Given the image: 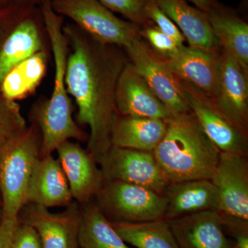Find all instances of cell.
<instances>
[{
  "label": "cell",
  "mask_w": 248,
  "mask_h": 248,
  "mask_svg": "<svg viewBox=\"0 0 248 248\" xmlns=\"http://www.w3.org/2000/svg\"><path fill=\"white\" fill-rule=\"evenodd\" d=\"M69 46L66 84L78 107L77 123L88 125L87 150L98 157L110 149L116 116L115 91L121 73L129 62L123 48L98 42L76 24H65Z\"/></svg>",
  "instance_id": "6da1fadb"
},
{
  "label": "cell",
  "mask_w": 248,
  "mask_h": 248,
  "mask_svg": "<svg viewBox=\"0 0 248 248\" xmlns=\"http://www.w3.org/2000/svg\"><path fill=\"white\" fill-rule=\"evenodd\" d=\"M55 63L53 89L49 98H40L31 111V124H35L42 136L40 157L52 155L63 142L88 140L87 134L73 117L71 97L65 79L69 53L68 40L63 31L64 17L54 11L50 0L40 5Z\"/></svg>",
  "instance_id": "7a4b0ae2"
},
{
  "label": "cell",
  "mask_w": 248,
  "mask_h": 248,
  "mask_svg": "<svg viewBox=\"0 0 248 248\" xmlns=\"http://www.w3.org/2000/svg\"><path fill=\"white\" fill-rule=\"evenodd\" d=\"M166 133L153 151L170 184L210 180L221 152L204 133L192 112L173 115L166 121Z\"/></svg>",
  "instance_id": "3957f363"
},
{
  "label": "cell",
  "mask_w": 248,
  "mask_h": 248,
  "mask_svg": "<svg viewBox=\"0 0 248 248\" xmlns=\"http://www.w3.org/2000/svg\"><path fill=\"white\" fill-rule=\"evenodd\" d=\"M41 143L40 130L31 124L0 147L1 217L18 218L27 205L31 177L40 159Z\"/></svg>",
  "instance_id": "277c9868"
},
{
  "label": "cell",
  "mask_w": 248,
  "mask_h": 248,
  "mask_svg": "<svg viewBox=\"0 0 248 248\" xmlns=\"http://www.w3.org/2000/svg\"><path fill=\"white\" fill-rule=\"evenodd\" d=\"M2 13L0 29V85L15 66L42 50L50 42L40 6H23Z\"/></svg>",
  "instance_id": "5b68a950"
},
{
  "label": "cell",
  "mask_w": 248,
  "mask_h": 248,
  "mask_svg": "<svg viewBox=\"0 0 248 248\" xmlns=\"http://www.w3.org/2000/svg\"><path fill=\"white\" fill-rule=\"evenodd\" d=\"M56 14L68 17L98 42L124 49L140 37L141 27L116 16L97 0H50Z\"/></svg>",
  "instance_id": "8992f818"
},
{
  "label": "cell",
  "mask_w": 248,
  "mask_h": 248,
  "mask_svg": "<svg viewBox=\"0 0 248 248\" xmlns=\"http://www.w3.org/2000/svg\"><path fill=\"white\" fill-rule=\"evenodd\" d=\"M211 182L217 190L216 211L234 233L248 230L247 156L221 153Z\"/></svg>",
  "instance_id": "52a82bcc"
},
{
  "label": "cell",
  "mask_w": 248,
  "mask_h": 248,
  "mask_svg": "<svg viewBox=\"0 0 248 248\" xmlns=\"http://www.w3.org/2000/svg\"><path fill=\"white\" fill-rule=\"evenodd\" d=\"M97 205L111 221L145 222L164 218L166 196L120 181H106L96 195Z\"/></svg>",
  "instance_id": "ba28073f"
},
{
  "label": "cell",
  "mask_w": 248,
  "mask_h": 248,
  "mask_svg": "<svg viewBox=\"0 0 248 248\" xmlns=\"http://www.w3.org/2000/svg\"><path fill=\"white\" fill-rule=\"evenodd\" d=\"M104 180L120 181L164 195L170 183L153 152L111 146L96 158Z\"/></svg>",
  "instance_id": "9c48e42d"
},
{
  "label": "cell",
  "mask_w": 248,
  "mask_h": 248,
  "mask_svg": "<svg viewBox=\"0 0 248 248\" xmlns=\"http://www.w3.org/2000/svg\"><path fill=\"white\" fill-rule=\"evenodd\" d=\"M214 107L243 133L248 135V73L223 48L217 55Z\"/></svg>",
  "instance_id": "30bf717a"
},
{
  "label": "cell",
  "mask_w": 248,
  "mask_h": 248,
  "mask_svg": "<svg viewBox=\"0 0 248 248\" xmlns=\"http://www.w3.org/2000/svg\"><path fill=\"white\" fill-rule=\"evenodd\" d=\"M129 62L146 81L171 115L190 112L177 77L141 37L135 39L125 48Z\"/></svg>",
  "instance_id": "8fae6325"
},
{
  "label": "cell",
  "mask_w": 248,
  "mask_h": 248,
  "mask_svg": "<svg viewBox=\"0 0 248 248\" xmlns=\"http://www.w3.org/2000/svg\"><path fill=\"white\" fill-rule=\"evenodd\" d=\"M177 79L191 112L218 151L248 156V135L235 128L221 115L206 94L191 83Z\"/></svg>",
  "instance_id": "7c38bea8"
},
{
  "label": "cell",
  "mask_w": 248,
  "mask_h": 248,
  "mask_svg": "<svg viewBox=\"0 0 248 248\" xmlns=\"http://www.w3.org/2000/svg\"><path fill=\"white\" fill-rule=\"evenodd\" d=\"M24 221L34 228L40 236L43 248H79L78 243L81 208L72 203L61 213H53L48 208L28 203Z\"/></svg>",
  "instance_id": "4fadbf2b"
},
{
  "label": "cell",
  "mask_w": 248,
  "mask_h": 248,
  "mask_svg": "<svg viewBox=\"0 0 248 248\" xmlns=\"http://www.w3.org/2000/svg\"><path fill=\"white\" fill-rule=\"evenodd\" d=\"M56 151L73 200L82 205L89 203L105 182L95 157L71 140L62 143Z\"/></svg>",
  "instance_id": "5bb4252c"
},
{
  "label": "cell",
  "mask_w": 248,
  "mask_h": 248,
  "mask_svg": "<svg viewBox=\"0 0 248 248\" xmlns=\"http://www.w3.org/2000/svg\"><path fill=\"white\" fill-rule=\"evenodd\" d=\"M115 106L120 115L149 117L166 122L172 116L130 62L117 81Z\"/></svg>",
  "instance_id": "9a60e30c"
},
{
  "label": "cell",
  "mask_w": 248,
  "mask_h": 248,
  "mask_svg": "<svg viewBox=\"0 0 248 248\" xmlns=\"http://www.w3.org/2000/svg\"><path fill=\"white\" fill-rule=\"evenodd\" d=\"M179 248H234L216 210L166 220Z\"/></svg>",
  "instance_id": "2e32d148"
},
{
  "label": "cell",
  "mask_w": 248,
  "mask_h": 248,
  "mask_svg": "<svg viewBox=\"0 0 248 248\" xmlns=\"http://www.w3.org/2000/svg\"><path fill=\"white\" fill-rule=\"evenodd\" d=\"M73 202L71 189L58 159L53 155L40 158L29 184L27 204L46 208H66Z\"/></svg>",
  "instance_id": "e0dca14e"
},
{
  "label": "cell",
  "mask_w": 248,
  "mask_h": 248,
  "mask_svg": "<svg viewBox=\"0 0 248 248\" xmlns=\"http://www.w3.org/2000/svg\"><path fill=\"white\" fill-rule=\"evenodd\" d=\"M172 21L189 46L209 53H217L221 48L204 11L191 6L187 0H154Z\"/></svg>",
  "instance_id": "ac0fdd59"
},
{
  "label": "cell",
  "mask_w": 248,
  "mask_h": 248,
  "mask_svg": "<svg viewBox=\"0 0 248 248\" xmlns=\"http://www.w3.org/2000/svg\"><path fill=\"white\" fill-rule=\"evenodd\" d=\"M164 195L167 199L164 217L166 220L216 210V187L208 179L170 184Z\"/></svg>",
  "instance_id": "d6986e66"
},
{
  "label": "cell",
  "mask_w": 248,
  "mask_h": 248,
  "mask_svg": "<svg viewBox=\"0 0 248 248\" xmlns=\"http://www.w3.org/2000/svg\"><path fill=\"white\" fill-rule=\"evenodd\" d=\"M215 37L248 73V24L234 10L217 1L206 13Z\"/></svg>",
  "instance_id": "ffe728a7"
},
{
  "label": "cell",
  "mask_w": 248,
  "mask_h": 248,
  "mask_svg": "<svg viewBox=\"0 0 248 248\" xmlns=\"http://www.w3.org/2000/svg\"><path fill=\"white\" fill-rule=\"evenodd\" d=\"M166 121L149 117L116 116L112 129V146L153 152L166 133Z\"/></svg>",
  "instance_id": "44dd1931"
},
{
  "label": "cell",
  "mask_w": 248,
  "mask_h": 248,
  "mask_svg": "<svg viewBox=\"0 0 248 248\" xmlns=\"http://www.w3.org/2000/svg\"><path fill=\"white\" fill-rule=\"evenodd\" d=\"M218 53L184 45L175 57L164 60L174 76L193 84L211 98L216 81Z\"/></svg>",
  "instance_id": "7402d4cb"
},
{
  "label": "cell",
  "mask_w": 248,
  "mask_h": 248,
  "mask_svg": "<svg viewBox=\"0 0 248 248\" xmlns=\"http://www.w3.org/2000/svg\"><path fill=\"white\" fill-rule=\"evenodd\" d=\"M49 50H42L15 66L5 76L0 93L9 100H20L32 94L46 74Z\"/></svg>",
  "instance_id": "603a6c76"
},
{
  "label": "cell",
  "mask_w": 248,
  "mask_h": 248,
  "mask_svg": "<svg viewBox=\"0 0 248 248\" xmlns=\"http://www.w3.org/2000/svg\"><path fill=\"white\" fill-rule=\"evenodd\" d=\"M83 205L78 235L79 248H131L97 204L89 202Z\"/></svg>",
  "instance_id": "cb8c5ba5"
},
{
  "label": "cell",
  "mask_w": 248,
  "mask_h": 248,
  "mask_svg": "<svg viewBox=\"0 0 248 248\" xmlns=\"http://www.w3.org/2000/svg\"><path fill=\"white\" fill-rule=\"evenodd\" d=\"M111 223L122 239L135 248H179L169 222L165 218L138 223Z\"/></svg>",
  "instance_id": "d4e9b609"
},
{
  "label": "cell",
  "mask_w": 248,
  "mask_h": 248,
  "mask_svg": "<svg viewBox=\"0 0 248 248\" xmlns=\"http://www.w3.org/2000/svg\"><path fill=\"white\" fill-rule=\"evenodd\" d=\"M27 127L17 103L0 93V147Z\"/></svg>",
  "instance_id": "484cf974"
},
{
  "label": "cell",
  "mask_w": 248,
  "mask_h": 248,
  "mask_svg": "<svg viewBox=\"0 0 248 248\" xmlns=\"http://www.w3.org/2000/svg\"><path fill=\"white\" fill-rule=\"evenodd\" d=\"M108 9L124 16L129 22L140 27L153 24L146 15L149 0H97Z\"/></svg>",
  "instance_id": "4316f807"
},
{
  "label": "cell",
  "mask_w": 248,
  "mask_h": 248,
  "mask_svg": "<svg viewBox=\"0 0 248 248\" xmlns=\"http://www.w3.org/2000/svg\"><path fill=\"white\" fill-rule=\"evenodd\" d=\"M140 36L155 53L165 60L175 57L183 46L161 32L153 23L141 28Z\"/></svg>",
  "instance_id": "83f0119b"
},
{
  "label": "cell",
  "mask_w": 248,
  "mask_h": 248,
  "mask_svg": "<svg viewBox=\"0 0 248 248\" xmlns=\"http://www.w3.org/2000/svg\"><path fill=\"white\" fill-rule=\"evenodd\" d=\"M148 19L159 29L161 32L172 38L179 46H184L185 37L179 28L171 20L164 11L160 9L154 0H149L146 8Z\"/></svg>",
  "instance_id": "f1b7e54d"
},
{
  "label": "cell",
  "mask_w": 248,
  "mask_h": 248,
  "mask_svg": "<svg viewBox=\"0 0 248 248\" xmlns=\"http://www.w3.org/2000/svg\"><path fill=\"white\" fill-rule=\"evenodd\" d=\"M11 248H43V246L35 230L22 223L15 230Z\"/></svg>",
  "instance_id": "f546056e"
},
{
  "label": "cell",
  "mask_w": 248,
  "mask_h": 248,
  "mask_svg": "<svg viewBox=\"0 0 248 248\" xmlns=\"http://www.w3.org/2000/svg\"><path fill=\"white\" fill-rule=\"evenodd\" d=\"M18 224V218L1 217L0 221V248H11L14 231Z\"/></svg>",
  "instance_id": "4dcf8cb0"
},
{
  "label": "cell",
  "mask_w": 248,
  "mask_h": 248,
  "mask_svg": "<svg viewBox=\"0 0 248 248\" xmlns=\"http://www.w3.org/2000/svg\"><path fill=\"white\" fill-rule=\"evenodd\" d=\"M44 0H0V12L23 6H40Z\"/></svg>",
  "instance_id": "1f68e13d"
},
{
  "label": "cell",
  "mask_w": 248,
  "mask_h": 248,
  "mask_svg": "<svg viewBox=\"0 0 248 248\" xmlns=\"http://www.w3.org/2000/svg\"><path fill=\"white\" fill-rule=\"evenodd\" d=\"M187 1L192 3L197 9L207 13L210 11L214 5L216 4L218 0H187Z\"/></svg>",
  "instance_id": "d6a6232c"
},
{
  "label": "cell",
  "mask_w": 248,
  "mask_h": 248,
  "mask_svg": "<svg viewBox=\"0 0 248 248\" xmlns=\"http://www.w3.org/2000/svg\"><path fill=\"white\" fill-rule=\"evenodd\" d=\"M234 237L236 239L234 248H248V232L234 233Z\"/></svg>",
  "instance_id": "836d02e7"
},
{
  "label": "cell",
  "mask_w": 248,
  "mask_h": 248,
  "mask_svg": "<svg viewBox=\"0 0 248 248\" xmlns=\"http://www.w3.org/2000/svg\"><path fill=\"white\" fill-rule=\"evenodd\" d=\"M1 212L0 213V221H1Z\"/></svg>",
  "instance_id": "e575fe53"
}]
</instances>
